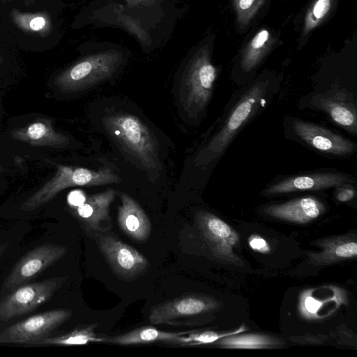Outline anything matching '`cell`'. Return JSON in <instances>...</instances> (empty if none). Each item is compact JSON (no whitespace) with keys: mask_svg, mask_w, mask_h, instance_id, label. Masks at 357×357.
I'll use <instances>...</instances> for the list:
<instances>
[{"mask_svg":"<svg viewBox=\"0 0 357 357\" xmlns=\"http://www.w3.org/2000/svg\"><path fill=\"white\" fill-rule=\"evenodd\" d=\"M326 210L325 205L314 197H305L264 208L266 214L273 218L298 224H305L319 217Z\"/></svg>","mask_w":357,"mask_h":357,"instance_id":"obj_18","label":"cell"},{"mask_svg":"<svg viewBox=\"0 0 357 357\" xmlns=\"http://www.w3.org/2000/svg\"><path fill=\"white\" fill-rule=\"evenodd\" d=\"M356 192L354 188L351 186H343L337 189L336 192V199L340 202H348L354 198Z\"/></svg>","mask_w":357,"mask_h":357,"instance_id":"obj_30","label":"cell"},{"mask_svg":"<svg viewBox=\"0 0 357 357\" xmlns=\"http://www.w3.org/2000/svg\"><path fill=\"white\" fill-rule=\"evenodd\" d=\"M66 247L46 243L36 247L22 257L5 280L4 291H13L36 277L67 252Z\"/></svg>","mask_w":357,"mask_h":357,"instance_id":"obj_11","label":"cell"},{"mask_svg":"<svg viewBox=\"0 0 357 357\" xmlns=\"http://www.w3.org/2000/svg\"><path fill=\"white\" fill-rule=\"evenodd\" d=\"M187 333L163 331L152 326H144L106 339L105 341L120 345L148 344L155 342H167L176 344L179 337Z\"/></svg>","mask_w":357,"mask_h":357,"instance_id":"obj_22","label":"cell"},{"mask_svg":"<svg viewBox=\"0 0 357 357\" xmlns=\"http://www.w3.org/2000/svg\"><path fill=\"white\" fill-rule=\"evenodd\" d=\"M349 178L342 174L316 173L289 177L271 185L264 190L267 195L299 191L320 190L338 187L349 182Z\"/></svg>","mask_w":357,"mask_h":357,"instance_id":"obj_17","label":"cell"},{"mask_svg":"<svg viewBox=\"0 0 357 357\" xmlns=\"http://www.w3.org/2000/svg\"><path fill=\"white\" fill-rule=\"evenodd\" d=\"M199 229L213 255L224 263L236 266L244 265L235 254L239 245V234L227 223L207 211H199L196 215Z\"/></svg>","mask_w":357,"mask_h":357,"instance_id":"obj_7","label":"cell"},{"mask_svg":"<svg viewBox=\"0 0 357 357\" xmlns=\"http://www.w3.org/2000/svg\"><path fill=\"white\" fill-rule=\"evenodd\" d=\"M282 1H285V0H282Z\"/></svg>","mask_w":357,"mask_h":357,"instance_id":"obj_33","label":"cell"},{"mask_svg":"<svg viewBox=\"0 0 357 357\" xmlns=\"http://www.w3.org/2000/svg\"><path fill=\"white\" fill-rule=\"evenodd\" d=\"M96 327V325L94 324L88 325L59 336L43 337L26 346L83 345L90 342L105 341L106 339L97 336L95 333Z\"/></svg>","mask_w":357,"mask_h":357,"instance_id":"obj_25","label":"cell"},{"mask_svg":"<svg viewBox=\"0 0 357 357\" xmlns=\"http://www.w3.org/2000/svg\"><path fill=\"white\" fill-rule=\"evenodd\" d=\"M340 0H310L296 16L295 29L298 33L297 50L305 46L316 30L335 15Z\"/></svg>","mask_w":357,"mask_h":357,"instance_id":"obj_14","label":"cell"},{"mask_svg":"<svg viewBox=\"0 0 357 357\" xmlns=\"http://www.w3.org/2000/svg\"><path fill=\"white\" fill-rule=\"evenodd\" d=\"M116 195V191L108 188L100 193L86 197L80 206L73 208L76 217L93 230L104 231L102 224L109 221V207Z\"/></svg>","mask_w":357,"mask_h":357,"instance_id":"obj_21","label":"cell"},{"mask_svg":"<svg viewBox=\"0 0 357 357\" xmlns=\"http://www.w3.org/2000/svg\"><path fill=\"white\" fill-rule=\"evenodd\" d=\"M282 43L280 31L266 25L254 28L245 38L235 56L232 68L234 77L250 78Z\"/></svg>","mask_w":357,"mask_h":357,"instance_id":"obj_5","label":"cell"},{"mask_svg":"<svg viewBox=\"0 0 357 357\" xmlns=\"http://www.w3.org/2000/svg\"><path fill=\"white\" fill-rule=\"evenodd\" d=\"M313 244L321 248L318 252H306L309 264L314 266L330 265L356 258L357 255V240L354 234L318 239Z\"/></svg>","mask_w":357,"mask_h":357,"instance_id":"obj_16","label":"cell"},{"mask_svg":"<svg viewBox=\"0 0 357 357\" xmlns=\"http://www.w3.org/2000/svg\"><path fill=\"white\" fill-rule=\"evenodd\" d=\"M271 83L268 75L255 81L233 106L218 130L196 155V166H206L217 160L234 136L259 108Z\"/></svg>","mask_w":357,"mask_h":357,"instance_id":"obj_2","label":"cell"},{"mask_svg":"<svg viewBox=\"0 0 357 357\" xmlns=\"http://www.w3.org/2000/svg\"><path fill=\"white\" fill-rule=\"evenodd\" d=\"M314 100L318 108L327 114L336 125L356 135V109L351 93L338 90L318 95Z\"/></svg>","mask_w":357,"mask_h":357,"instance_id":"obj_15","label":"cell"},{"mask_svg":"<svg viewBox=\"0 0 357 357\" xmlns=\"http://www.w3.org/2000/svg\"><path fill=\"white\" fill-rule=\"evenodd\" d=\"M3 171V168L0 166V172Z\"/></svg>","mask_w":357,"mask_h":357,"instance_id":"obj_32","label":"cell"},{"mask_svg":"<svg viewBox=\"0 0 357 357\" xmlns=\"http://www.w3.org/2000/svg\"><path fill=\"white\" fill-rule=\"evenodd\" d=\"M271 0H230L236 32L243 35L252 28Z\"/></svg>","mask_w":357,"mask_h":357,"instance_id":"obj_23","label":"cell"},{"mask_svg":"<svg viewBox=\"0 0 357 357\" xmlns=\"http://www.w3.org/2000/svg\"><path fill=\"white\" fill-rule=\"evenodd\" d=\"M292 127L299 139L322 153L346 156L356 149L353 142L313 123L295 119Z\"/></svg>","mask_w":357,"mask_h":357,"instance_id":"obj_13","label":"cell"},{"mask_svg":"<svg viewBox=\"0 0 357 357\" xmlns=\"http://www.w3.org/2000/svg\"><path fill=\"white\" fill-rule=\"evenodd\" d=\"M10 136L15 140L35 146L61 147L69 142V138L54 130L52 121L47 119H40L15 129Z\"/></svg>","mask_w":357,"mask_h":357,"instance_id":"obj_20","label":"cell"},{"mask_svg":"<svg viewBox=\"0 0 357 357\" xmlns=\"http://www.w3.org/2000/svg\"><path fill=\"white\" fill-rule=\"evenodd\" d=\"M66 278L56 277L17 287L0 301V320L8 321L45 303L62 287Z\"/></svg>","mask_w":357,"mask_h":357,"instance_id":"obj_6","label":"cell"},{"mask_svg":"<svg viewBox=\"0 0 357 357\" xmlns=\"http://www.w3.org/2000/svg\"><path fill=\"white\" fill-rule=\"evenodd\" d=\"M111 137L147 170H159L161 164L156 137L137 116L116 113L103 119Z\"/></svg>","mask_w":357,"mask_h":357,"instance_id":"obj_4","label":"cell"},{"mask_svg":"<svg viewBox=\"0 0 357 357\" xmlns=\"http://www.w3.org/2000/svg\"><path fill=\"white\" fill-rule=\"evenodd\" d=\"M215 40V34L208 33L190 50L184 61L180 98L192 117L206 109L218 78L219 70L213 62Z\"/></svg>","mask_w":357,"mask_h":357,"instance_id":"obj_1","label":"cell"},{"mask_svg":"<svg viewBox=\"0 0 357 357\" xmlns=\"http://www.w3.org/2000/svg\"><path fill=\"white\" fill-rule=\"evenodd\" d=\"M285 342L266 334H235L218 340L217 344L227 349H259L282 347Z\"/></svg>","mask_w":357,"mask_h":357,"instance_id":"obj_24","label":"cell"},{"mask_svg":"<svg viewBox=\"0 0 357 357\" xmlns=\"http://www.w3.org/2000/svg\"><path fill=\"white\" fill-rule=\"evenodd\" d=\"M128 51L116 45L103 48L82 57L59 73L54 82L62 91L85 89L112 77L123 66Z\"/></svg>","mask_w":357,"mask_h":357,"instance_id":"obj_3","label":"cell"},{"mask_svg":"<svg viewBox=\"0 0 357 357\" xmlns=\"http://www.w3.org/2000/svg\"><path fill=\"white\" fill-rule=\"evenodd\" d=\"M218 305L215 300L206 295L185 294L153 306L148 319L153 324H182L194 317L215 309Z\"/></svg>","mask_w":357,"mask_h":357,"instance_id":"obj_8","label":"cell"},{"mask_svg":"<svg viewBox=\"0 0 357 357\" xmlns=\"http://www.w3.org/2000/svg\"><path fill=\"white\" fill-rule=\"evenodd\" d=\"M248 243L252 250L261 253H268L270 247L266 241L259 235L253 234L248 238Z\"/></svg>","mask_w":357,"mask_h":357,"instance_id":"obj_28","label":"cell"},{"mask_svg":"<svg viewBox=\"0 0 357 357\" xmlns=\"http://www.w3.org/2000/svg\"><path fill=\"white\" fill-rule=\"evenodd\" d=\"M118 223L125 234L137 241H145L151 233V222L142 208L131 197L121 194Z\"/></svg>","mask_w":357,"mask_h":357,"instance_id":"obj_19","label":"cell"},{"mask_svg":"<svg viewBox=\"0 0 357 357\" xmlns=\"http://www.w3.org/2000/svg\"><path fill=\"white\" fill-rule=\"evenodd\" d=\"M73 312L58 309L31 316L6 328L0 333V343L26 345L47 337L52 331L70 319Z\"/></svg>","mask_w":357,"mask_h":357,"instance_id":"obj_9","label":"cell"},{"mask_svg":"<svg viewBox=\"0 0 357 357\" xmlns=\"http://www.w3.org/2000/svg\"><path fill=\"white\" fill-rule=\"evenodd\" d=\"M127 5L130 8H147L153 6L155 4L159 5V0H124Z\"/></svg>","mask_w":357,"mask_h":357,"instance_id":"obj_31","label":"cell"},{"mask_svg":"<svg viewBox=\"0 0 357 357\" xmlns=\"http://www.w3.org/2000/svg\"><path fill=\"white\" fill-rule=\"evenodd\" d=\"M347 303L346 291L335 285H323L302 291L298 299L300 315L310 321L329 318Z\"/></svg>","mask_w":357,"mask_h":357,"instance_id":"obj_12","label":"cell"},{"mask_svg":"<svg viewBox=\"0 0 357 357\" xmlns=\"http://www.w3.org/2000/svg\"><path fill=\"white\" fill-rule=\"evenodd\" d=\"M10 15L16 26L29 34L44 37L52 31L51 17L46 13H30L13 9Z\"/></svg>","mask_w":357,"mask_h":357,"instance_id":"obj_26","label":"cell"},{"mask_svg":"<svg viewBox=\"0 0 357 357\" xmlns=\"http://www.w3.org/2000/svg\"><path fill=\"white\" fill-rule=\"evenodd\" d=\"M245 330L246 328L244 326H241L236 331L227 333H218L212 331H205L191 333H187L179 337L176 344L181 345H200L211 344L217 342L218 340L224 337L238 334L245 331Z\"/></svg>","mask_w":357,"mask_h":357,"instance_id":"obj_27","label":"cell"},{"mask_svg":"<svg viewBox=\"0 0 357 357\" xmlns=\"http://www.w3.org/2000/svg\"><path fill=\"white\" fill-rule=\"evenodd\" d=\"M86 199V196L79 190H73L68 195V203L73 208L82 205Z\"/></svg>","mask_w":357,"mask_h":357,"instance_id":"obj_29","label":"cell"},{"mask_svg":"<svg viewBox=\"0 0 357 357\" xmlns=\"http://www.w3.org/2000/svg\"><path fill=\"white\" fill-rule=\"evenodd\" d=\"M96 241L100 252L119 278L132 280L142 275L149 261L138 250L112 234H98Z\"/></svg>","mask_w":357,"mask_h":357,"instance_id":"obj_10","label":"cell"}]
</instances>
